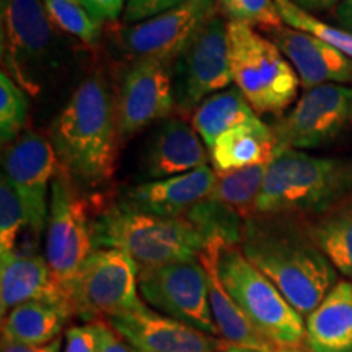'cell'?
Here are the masks:
<instances>
[{
    "label": "cell",
    "mask_w": 352,
    "mask_h": 352,
    "mask_svg": "<svg viewBox=\"0 0 352 352\" xmlns=\"http://www.w3.org/2000/svg\"><path fill=\"white\" fill-rule=\"evenodd\" d=\"M239 246L302 316L310 315L340 283L302 217L256 214L243 223Z\"/></svg>",
    "instance_id": "obj_1"
},
{
    "label": "cell",
    "mask_w": 352,
    "mask_h": 352,
    "mask_svg": "<svg viewBox=\"0 0 352 352\" xmlns=\"http://www.w3.org/2000/svg\"><path fill=\"white\" fill-rule=\"evenodd\" d=\"M120 138L116 98L101 76L77 87L51 127L59 171L87 188L113 178Z\"/></svg>",
    "instance_id": "obj_2"
},
{
    "label": "cell",
    "mask_w": 352,
    "mask_h": 352,
    "mask_svg": "<svg viewBox=\"0 0 352 352\" xmlns=\"http://www.w3.org/2000/svg\"><path fill=\"white\" fill-rule=\"evenodd\" d=\"M352 195V160L277 147L258 197V214L310 217Z\"/></svg>",
    "instance_id": "obj_3"
},
{
    "label": "cell",
    "mask_w": 352,
    "mask_h": 352,
    "mask_svg": "<svg viewBox=\"0 0 352 352\" xmlns=\"http://www.w3.org/2000/svg\"><path fill=\"white\" fill-rule=\"evenodd\" d=\"M95 248H114L144 267L197 259L206 239L184 217H162L113 202L94 212Z\"/></svg>",
    "instance_id": "obj_4"
},
{
    "label": "cell",
    "mask_w": 352,
    "mask_h": 352,
    "mask_svg": "<svg viewBox=\"0 0 352 352\" xmlns=\"http://www.w3.org/2000/svg\"><path fill=\"white\" fill-rule=\"evenodd\" d=\"M217 267L227 292L264 340L276 349L305 347L307 328L302 315L246 259L239 245L222 243Z\"/></svg>",
    "instance_id": "obj_5"
},
{
    "label": "cell",
    "mask_w": 352,
    "mask_h": 352,
    "mask_svg": "<svg viewBox=\"0 0 352 352\" xmlns=\"http://www.w3.org/2000/svg\"><path fill=\"white\" fill-rule=\"evenodd\" d=\"M228 60L233 83L256 114H283L297 98L296 69L252 26L228 21Z\"/></svg>",
    "instance_id": "obj_6"
},
{
    "label": "cell",
    "mask_w": 352,
    "mask_h": 352,
    "mask_svg": "<svg viewBox=\"0 0 352 352\" xmlns=\"http://www.w3.org/2000/svg\"><path fill=\"white\" fill-rule=\"evenodd\" d=\"M57 28L43 0H2V57L8 76L38 95L57 65Z\"/></svg>",
    "instance_id": "obj_7"
},
{
    "label": "cell",
    "mask_w": 352,
    "mask_h": 352,
    "mask_svg": "<svg viewBox=\"0 0 352 352\" xmlns=\"http://www.w3.org/2000/svg\"><path fill=\"white\" fill-rule=\"evenodd\" d=\"M138 263L114 248H95L70 285L74 315L96 323L127 314L142 303Z\"/></svg>",
    "instance_id": "obj_8"
},
{
    "label": "cell",
    "mask_w": 352,
    "mask_h": 352,
    "mask_svg": "<svg viewBox=\"0 0 352 352\" xmlns=\"http://www.w3.org/2000/svg\"><path fill=\"white\" fill-rule=\"evenodd\" d=\"M91 223V204L74 188L67 176L57 170L51 183L46 261L52 274L67 290L95 250Z\"/></svg>",
    "instance_id": "obj_9"
},
{
    "label": "cell",
    "mask_w": 352,
    "mask_h": 352,
    "mask_svg": "<svg viewBox=\"0 0 352 352\" xmlns=\"http://www.w3.org/2000/svg\"><path fill=\"white\" fill-rule=\"evenodd\" d=\"M175 109L195 113L206 98L233 82L228 60V21L214 13L171 64Z\"/></svg>",
    "instance_id": "obj_10"
},
{
    "label": "cell",
    "mask_w": 352,
    "mask_h": 352,
    "mask_svg": "<svg viewBox=\"0 0 352 352\" xmlns=\"http://www.w3.org/2000/svg\"><path fill=\"white\" fill-rule=\"evenodd\" d=\"M139 296L158 314L220 338L209 303L208 272L199 259L140 270Z\"/></svg>",
    "instance_id": "obj_11"
},
{
    "label": "cell",
    "mask_w": 352,
    "mask_h": 352,
    "mask_svg": "<svg viewBox=\"0 0 352 352\" xmlns=\"http://www.w3.org/2000/svg\"><path fill=\"white\" fill-rule=\"evenodd\" d=\"M352 127V87L327 83L308 88L276 122L277 147L308 151L331 144Z\"/></svg>",
    "instance_id": "obj_12"
},
{
    "label": "cell",
    "mask_w": 352,
    "mask_h": 352,
    "mask_svg": "<svg viewBox=\"0 0 352 352\" xmlns=\"http://www.w3.org/2000/svg\"><path fill=\"white\" fill-rule=\"evenodd\" d=\"M217 0H188L140 23L121 26L116 32L120 50L127 57L171 65L214 13Z\"/></svg>",
    "instance_id": "obj_13"
},
{
    "label": "cell",
    "mask_w": 352,
    "mask_h": 352,
    "mask_svg": "<svg viewBox=\"0 0 352 352\" xmlns=\"http://www.w3.org/2000/svg\"><path fill=\"white\" fill-rule=\"evenodd\" d=\"M59 170L51 140L26 131L3 152V171L25 206L26 226L39 236L50 214V182Z\"/></svg>",
    "instance_id": "obj_14"
},
{
    "label": "cell",
    "mask_w": 352,
    "mask_h": 352,
    "mask_svg": "<svg viewBox=\"0 0 352 352\" xmlns=\"http://www.w3.org/2000/svg\"><path fill=\"white\" fill-rule=\"evenodd\" d=\"M107 323L139 352H222L230 346L222 338L158 314L144 302Z\"/></svg>",
    "instance_id": "obj_15"
},
{
    "label": "cell",
    "mask_w": 352,
    "mask_h": 352,
    "mask_svg": "<svg viewBox=\"0 0 352 352\" xmlns=\"http://www.w3.org/2000/svg\"><path fill=\"white\" fill-rule=\"evenodd\" d=\"M116 104L121 138L170 116L175 109L171 65L153 60L132 64L121 82Z\"/></svg>",
    "instance_id": "obj_16"
},
{
    "label": "cell",
    "mask_w": 352,
    "mask_h": 352,
    "mask_svg": "<svg viewBox=\"0 0 352 352\" xmlns=\"http://www.w3.org/2000/svg\"><path fill=\"white\" fill-rule=\"evenodd\" d=\"M263 33L287 57L305 90L327 83H352V57L318 38L284 25Z\"/></svg>",
    "instance_id": "obj_17"
},
{
    "label": "cell",
    "mask_w": 352,
    "mask_h": 352,
    "mask_svg": "<svg viewBox=\"0 0 352 352\" xmlns=\"http://www.w3.org/2000/svg\"><path fill=\"white\" fill-rule=\"evenodd\" d=\"M215 179V170L204 165L189 173L127 188L118 202L140 212L162 217H184L197 202L210 195Z\"/></svg>",
    "instance_id": "obj_18"
},
{
    "label": "cell",
    "mask_w": 352,
    "mask_h": 352,
    "mask_svg": "<svg viewBox=\"0 0 352 352\" xmlns=\"http://www.w3.org/2000/svg\"><path fill=\"white\" fill-rule=\"evenodd\" d=\"M26 302H50L72 310L69 290L52 274L46 259L16 252L0 256L2 316Z\"/></svg>",
    "instance_id": "obj_19"
},
{
    "label": "cell",
    "mask_w": 352,
    "mask_h": 352,
    "mask_svg": "<svg viewBox=\"0 0 352 352\" xmlns=\"http://www.w3.org/2000/svg\"><path fill=\"white\" fill-rule=\"evenodd\" d=\"M208 165V152L195 127L179 118L158 127L144 155L147 178L165 179Z\"/></svg>",
    "instance_id": "obj_20"
},
{
    "label": "cell",
    "mask_w": 352,
    "mask_h": 352,
    "mask_svg": "<svg viewBox=\"0 0 352 352\" xmlns=\"http://www.w3.org/2000/svg\"><path fill=\"white\" fill-rule=\"evenodd\" d=\"M222 243H227V241L222 239L206 240L204 250H202L199 258H197L202 266H204L206 272H208L209 303L210 310H212L215 327L219 329V336L223 341L230 342V344L276 351V347L270 344L254 329L250 320L240 310V307L233 300L230 294L227 292L226 285L222 284L217 267V256Z\"/></svg>",
    "instance_id": "obj_21"
},
{
    "label": "cell",
    "mask_w": 352,
    "mask_h": 352,
    "mask_svg": "<svg viewBox=\"0 0 352 352\" xmlns=\"http://www.w3.org/2000/svg\"><path fill=\"white\" fill-rule=\"evenodd\" d=\"M310 352H352V283L340 280L307 316Z\"/></svg>",
    "instance_id": "obj_22"
},
{
    "label": "cell",
    "mask_w": 352,
    "mask_h": 352,
    "mask_svg": "<svg viewBox=\"0 0 352 352\" xmlns=\"http://www.w3.org/2000/svg\"><path fill=\"white\" fill-rule=\"evenodd\" d=\"M276 151L274 129L256 116L223 132L209 152L215 171L226 173L254 165H270Z\"/></svg>",
    "instance_id": "obj_23"
},
{
    "label": "cell",
    "mask_w": 352,
    "mask_h": 352,
    "mask_svg": "<svg viewBox=\"0 0 352 352\" xmlns=\"http://www.w3.org/2000/svg\"><path fill=\"white\" fill-rule=\"evenodd\" d=\"M302 219L321 253L352 283V195Z\"/></svg>",
    "instance_id": "obj_24"
},
{
    "label": "cell",
    "mask_w": 352,
    "mask_h": 352,
    "mask_svg": "<svg viewBox=\"0 0 352 352\" xmlns=\"http://www.w3.org/2000/svg\"><path fill=\"white\" fill-rule=\"evenodd\" d=\"M74 316L69 307L50 302H26L2 316V338L26 346H44L59 340Z\"/></svg>",
    "instance_id": "obj_25"
},
{
    "label": "cell",
    "mask_w": 352,
    "mask_h": 352,
    "mask_svg": "<svg viewBox=\"0 0 352 352\" xmlns=\"http://www.w3.org/2000/svg\"><path fill=\"white\" fill-rule=\"evenodd\" d=\"M253 118H256V113L252 104L239 88L230 87L202 101L192 113V127L210 151L223 132Z\"/></svg>",
    "instance_id": "obj_26"
},
{
    "label": "cell",
    "mask_w": 352,
    "mask_h": 352,
    "mask_svg": "<svg viewBox=\"0 0 352 352\" xmlns=\"http://www.w3.org/2000/svg\"><path fill=\"white\" fill-rule=\"evenodd\" d=\"M267 165H254L226 173H217V179L209 197L227 206L241 219L248 220L258 214V197L266 178Z\"/></svg>",
    "instance_id": "obj_27"
},
{
    "label": "cell",
    "mask_w": 352,
    "mask_h": 352,
    "mask_svg": "<svg viewBox=\"0 0 352 352\" xmlns=\"http://www.w3.org/2000/svg\"><path fill=\"white\" fill-rule=\"evenodd\" d=\"M47 15L57 30L94 46L103 34V21L91 16L80 0H43Z\"/></svg>",
    "instance_id": "obj_28"
},
{
    "label": "cell",
    "mask_w": 352,
    "mask_h": 352,
    "mask_svg": "<svg viewBox=\"0 0 352 352\" xmlns=\"http://www.w3.org/2000/svg\"><path fill=\"white\" fill-rule=\"evenodd\" d=\"M276 6L280 13V19L290 28L311 34L320 41L329 44L334 50L341 51L342 54L352 57V33L342 30L341 26L324 23L318 16L302 10L290 0H276Z\"/></svg>",
    "instance_id": "obj_29"
},
{
    "label": "cell",
    "mask_w": 352,
    "mask_h": 352,
    "mask_svg": "<svg viewBox=\"0 0 352 352\" xmlns=\"http://www.w3.org/2000/svg\"><path fill=\"white\" fill-rule=\"evenodd\" d=\"M28 121V98L25 90L7 72L0 74V135L2 144H12L23 134Z\"/></svg>",
    "instance_id": "obj_30"
},
{
    "label": "cell",
    "mask_w": 352,
    "mask_h": 352,
    "mask_svg": "<svg viewBox=\"0 0 352 352\" xmlns=\"http://www.w3.org/2000/svg\"><path fill=\"white\" fill-rule=\"evenodd\" d=\"M219 13L230 23H243L261 32L283 26L276 0H217Z\"/></svg>",
    "instance_id": "obj_31"
},
{
    "label": "cell",
    "mask_w": 352,
    "mask_h": 352,
    "mask_svg": "<svg viewBox=\"0 0 352 352\" xmlns=\"http://www.w3.org/2000/svg\"><path fill=\"white\" fill-rule=\"evenodd\" d=\"M26 226L25 206L6 175L0 179V256L15 252L16 239Z\"/></svg>",
    "instance_id": "obj_32"
},
{
    "label": "cell",
    "mask_w": 352,
    "mask_h": 352,
    "mask_svg": "<svg viewBox=\"0 0 352 352\" xmlns=\"http://www.w3.org/2000/svg\"><path fill=\"white\" fill-rule=\"evenodd\" d=\"M188 0H127L124 10V21L127 25L140 23L152 16L182 6Z\"/></svg>",
    "instance_id": "obj_33"
},
{
    "label": "cell",
    "mask_w": 352,
    "mask_h": 352,
    "mask_svg": "<svg viewBox=\"0 0 352 352\" xmlns=\"http://www.w3.org/2000/svg\"><path fill=\"white\" fill-rule=\"evenodd\" d=\"M63 352H98V331L95 323L67 328L63 340Z\"/></svg>",
    "instance_id": "obj_34"
},
{
    "label": "cell",
    "mask_w": 352,
    "mask_h": 352,
    "mask_svg": "<svg viewBox=\"0 0 352 352\" xmlns=\"http://www.w3.org/2000/svg\"><path fill=\"white\" fill-rule=\"evenodd\" d=\"M80 3L87 8L91 16L101 21L118 20L122 10H126V0H80Z\"/></svg>",
    "instance_id": "obj_35"
},
{
    "label": "cell",
    "mask_w": 352,
    "mask_h": 352,
    "mask_svg": "<svg viewBox=\"0 0 352 352\" xmlns=\"http://www.w3.org/2000/svg\"><path fill=\"white\" fill-rule=\"evenodd\" d=\"M95 327L98 331V352H138L107 321H96Z\"/></svg>",
    "instance_id": "obj_36"
},
{
    "label": "cell",
    "mask_w": 352,
    "mask_h": 352,
    "mask_svg": "<svg viewBox=\"0 0 352 352\" xmlns=\"http://www.w3.org/2000/svg\"><path fill=\"white\" fill-rule=\"evenodd\" d=\"M2 352H63V340H56L44 346H26L2 338Z\"/></svg>",
    "instance_id": "obj_37"
},
{
    "label": "cell",
    "mask_w": 352,
    "mask_h": 352,
    "mask_svg": "<svg viewBox=\"0 0 352 352\" xmlns=\"http://www.w3.org/2000/svg\"><path fill=\"white\" fill-rule=\"evenodd\" d=\"M290 2L296 3L302 10L311 13V15H318V13L336 8L341 3V0H290Z\"/></svg>",
    "instance_id": "obj_38"
},
{
    "label": "cell",
    "mask_w": 352,
    "mask_h": 352,
    "mask_svg": "<svg viewBox=\"0 0 352 352\" xmlns=\"http://www.w3.org/2000/svg\"><path fill=\"white\" fill-rule=\"evenodd\" d=\"M334 16H336L338 25L342 30L352 33V0H341L340 6L336 7V12H334Z\"/></svg>",
    "instance_id": "obj_39"
},
{
    "label": "cell",
    "mask_w": 352,
    "mask_h": 352,
    "mask_svg": "<svg viewBox=\"0 0 352 352\" xmlns=\"http://www.w3.org/2000/svg\"><path fill=\"white\" fill-rule=\"evenodd\" d=\"M222 352H274V351H267V349H256V347H248V346H236V344H230L226 351Z\"/></svg>",
    "instance_id": "obj_40"
},
{
    "label": "cell",
    "mask_w": 352,
    "mask_h": 352,
    "mask_svg": "<svg viewBox=\"0 0 352 352\" xmlns=\"http://www.w3.org/2000/svg\"><path fill=\"white\" fill-rule=\"evenodd\" d=\"M274 352H310V351H303V349H276Z\"/></svg>",
    "instance_id": "obj_41"
},
{
    "label": "cell",
    "mask_w": 352,
    "mask_h": 352,
    "mask_svg": "<svg viewBox=\"0 0 352 352\" xmlns=\"http://www.w3.org/2000/svg\"><path fill=\"white\" fill-rule=\"evenodd\" d=\"M138 352H139V351H138Z\"/></svg>",
    "instance_id": "obj_42"
}]
</instances>
